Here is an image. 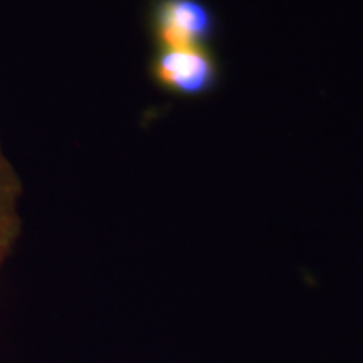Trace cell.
<instances>
[{"mask_svg": "<svg viewBox=\"0 0 363 363\" xmlns=\"http://www.w3.org/2000/svg\"><path fill=\"white\" fill-rule=\"evenodd\" d=\"M220 76V61L212 45L155 49L150 61V78L172 96H206L219 86Z\"/></svg>", "mask_w": 363, "mask_h": 363, "instance_id": "cell-1", "label": "cell"}, {"mask_svg": "<svg viewBox=\"0 0 363 363\" xmlns=\"http://www.w3.org/2000/svg\"><path fill=\"white\" fill-rule=\"evenodd\" d=\"M148 26L155 49L208 48L217 34L214 12L202 0H152Z\"/></svg>", "mask_w": 363, "mask_h": 363, "instance_id": "cell-2", "label": "cell"}, {"mask_svg": "<svg viewBox=\"0 0 363 363\" xmlns=\"http://www.w3.org/2000/svg\"><path fill=\"white\" fill-rule=\"evenodd\" d=\"M19 197L21 182L0 145V271L12 254L21 233V219L17 211Z\"/></svg>", "mask_w": 363, "mask_h": 363, "instance_id": "cell-3", "label": "cell"}]
</instances>
